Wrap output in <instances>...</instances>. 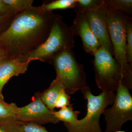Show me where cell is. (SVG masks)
<instances>
[{
	"label": "cell",
	"mask_w": 132,
	"mask_h": 132,
	"mask_svg": "<svg viewBox=\"0 0 132 132\" xmlns=\"http://www.w3.org/2000/svg\"><path fill=\"white\" fill-rule=\"evenodd\" d=\"M55 15L34 6L15 15L0 35V47L7 59H20L42 45L48 37Z\"/></svg>",
	"instance_id": "cell-1"
},
{
	"label": "cell",
	"mask_w": 132,
	"mask_h": 132,
	"mask_svg": "<svg viewBox=\"0 0 132 132\" xmlns=\"http://www.w3.org/2000/svg\"><path fill=\"white\" fill-rule=\"evenodd\" d=\"M74 37L71 28L63 22L62 16L55 14L47 39L34 51L18 60L21 62L39 60L49 63L57 54L75 46Z\"/></svg>",
	"instance_id": "cell-2"
},
{
	"label": "cell",
	"mask_w": 132,
	"mask_h": 132,
	"mask_svg": "<svg viewBox=\"0 0 132 132\" xmlns=\"http://www.w3.org/2000/svg\"><path fill=\"white\" fill-rule=\"evenodd\" d=\"M56 71L55 79L69 94H75L87 85V75L82 64L76 60L72 49L65 50L53 57L49 62Z\"/></svg>",
	"instance_id": "cell-3"
},
{
	"label": "cell",
	"mask_w": 132,
	"mask_h": 132,
	"mask_svg": "<svg viewBox=\"0 0 132 132\" xmlns=\"http://www.w3.org/2000/svg\"><path fill=\"white\" fill-rule=\"evenodd\" d=\"M81 90L84 99L87 102L86 115L72 125L64 123L68 132H102L100 123L101 116L109 105H112L115 94L112 92H102L94 95L87 86Z\"/></svg>",
	"instance_id": "cell-4"
},
{
	"label": "cell",
	"mask_w": 132,
	"mask_h": 132,
	"mask_svg": "<svg viewBox=\"0 0 132 132\" xmlns=\"http://www.w3.org/2000/svg\"><path fill=\"white\" fill-rule=\"evenodd\" d=\"M93 56L92 62L97 87L102 92H116L123 78L120 66L113 56L102 47Z\"/></svg>",
	"instance_id": "cell-5"
},
{
	"label": "cell",
	"mask_w": 132,
	"mask_h": 132,
	"mask_svg": "<svg viewBox=\"0 0 132 132\" xmlns=\"http://www.w3.org/2000/svg\"><path fill=\"white\" fill-rule=\"evenodd\" d=\"M127 15L124 12L114 10L108 11L107 16L108 32L113 48L114 58L122 69L123 78L132 75V65L128 64L126 57Z\"/></svg>",
	"instance_id": "cell-6"
},
{
	"label": "cell",
	"mask_w": 132,
	"mask_h": 132,
	"mask_svg": "<svg viewBox=\"0 0 132 132\" xmlns=\"http://www.w3.org/2000/svg\"><path fill=\"white\" fill-rule=\"evenodd\" d=\"M116 92L112 106L105 109L103 113L105 132L120 131L125 123L132 120V97L129 90L120 82Z\"/></svg>",
	"instance_id": "cell-7"
},
{
	"label": "cell",
	"mask_w": 132,
	"mask_h": 132,
	"mask_svg": "<svg viewBox=\"0 0 132 132\" xmlns=\"http://www.w3.org/2000/svg\"><path fill=\"white\" fill-rule=\"evenodd\" d=\"M54 112V110L49 109L43 103L39 92L36 93L31 103L22 107L16 106L15 108L17 120L40 125L59 123V121L55 116Z\"/></svg>",
	"instance_id": "cell-8"
},
{
	"label": "cell",
	"mask_w": 132,
	"mask_h": 132,
	"mask_svg": "<svg viewBox=\"0 0 132 132\" xmlns=\"http://www.w3.org/2000/svg\"><path fill=\"white\" fill-rule=\"evenodd\" d=\"M85 12L89 26L102 47L114 56L113 48L107 27L108 10L104 0L102 4L97 8Z\"/></svg>",
	"instance_id": "cell-9"
},
{
	"label": "cell",
	"mask_w": 132,
	"mask_h": 132,
	"mask_svg": "<svg viewBox=\"0 0 132 132\" xmlns=\"http://www.w3.org/2000/svg\"><path fill=\"white\" fill-rule=\"evenodd\" d=\"M70 28L74 36L78 35L82 40L85 52L93 56L102 47L101 44L92 31L85 12H76L73 24Z\"/></svg>",
	"instance_id": "cell-10"
},
{
	"label": "cell",
	"mask_w": 132,
	"mask_h": 132,
	"mask_svg": "<svg viewBox=\"0 0 132 132\" xmlns=\"http://www.w3.org/2000/svg\"><path fill=\"white\" fill-rule=\"evenodd\" d=\"M31 61L21 62L17 59L7 58L0 61V99L4 100L2 90L5 84L12 77L25 73Z\"/></svg>",
	"instance_id": "cell-11"
},
{
	"label": "cell",
	"mask_w": 132,
	"mask_h": 132,
	"mask_svg": "<svg viewBox=\"0 0 132 132\" xmlns=\"http://www.w3.org/2000/svg\"><path fill=\"white\" fill-rule=\"evenodd\" d=\"M62 90H64L63 86L55 79L51 82L48 88L40 93L42 100L49 109L54 110L55 102L59 94Z\"/></svg>",
	"instance_id": "cell-12"
},
{
	"label": "cell",
	"mask_w": 132,
	"mask_h": 132,
	"mask_svg": "<svg viewBox=\"0 0 132 132\" xmlns=\"http://www.w3.org/2000/svg\"><path fill=\"white\" fill-rule=\"evenodd\" d=\"M80 111H74L73 104L61 109L59 111H55L54 114L57 119L63 121L64 123L72 125L78 120V115Z\"/></svg>",
	"instance_id": "cell-13"
},
{
	"label": "cell",
	"mask_w": 132,
	"mask_h": 132,
	"mask_svg": "<svg viewBox=\"0 0 132 132\" xmlns=\"http://www.w3.org/2000/svg\"><path fill=\"white\" fill-rule=\"evenodd\" d=\"M108 11L119 10L131 17L132 12V0H104Z\"/></svg>",
	"instance_id": "cell-14"
},
{
	"label": "cell",
	"mask_w": 132,
	"mask_h": 132,
	"mask_svg": "<svg viewBox=\"0 0 132 132\" xmlns=\"http://www.w3.org/2000/svg\"><path fill=\"white\" fill-rule=\"evenodd\" d=\"M77 0H56L39 6L43 12H52L56 9H65L73 8L77 6Z\"/></svg>",
	"instance_id": "cell-15"
},
{
	"label": "cell",
	"mask_w": 132,
	"mask_h": 132,
	"mask_svg": "<svg viewBox=\"0 0 132 132\" xmlns=\"http://www.w3.org/2000/svg\"><path fill=\"white\" fill-rule=\"evenodd\" d=\"M126 32V54L127 61L132 65V19L127 15L125 22Z\"/></svg>",
	"instance_id": "cell-16"
},
{
	"label": "cell",
	"mask_w": 132,
	"mask_h": 132,
	"mask_svg": "<svg viewBox=\"0 0 132 132\" xmlns=\"http://www.w3.org/2000/svg\"><path fill=\"white\" fill-rule=\"evenodd\" d=\"M3 2L17 14L32 6L33 0H3Z\"/></svg>",
	"instance_id": "cell-17"
},
{
	"label": "cell",
	"mask_w": 132,
	"mask_h": 132,
	"mask_svg": "<svg viewBox=\"0 0 132 132\" xmlns=\"http://www.w3.org/2000/svg\"><path fill=\"white\" fill-rule=\"evenodd\" d=\"M0 132H24L21 122L13 119L0 118Z\"/></svg>",
	"instance_id": "cell-18"
},
{
	"label": "cell",
	"mask_w": 132,
	"mask_h": 132,
	"mask_svg": "<svg viewBox=\"0 0 132 132\" xmlns=\"http://www.w3.org/2000/svg\"><path fill=\"white\" fill-rule=\"evenodd\" d=\"M16 106L14 103L8 104L4 100L0 99V118L17 120L15 114Z\"/></svg>",
	"instance_id": "cell-19"
},
{
	"label": "cell",
	"mask_w": 132,
	"mask_h": 132,
	"mask_svg": "<svg viewBox=\"0 0 132 132\" xmlns=\"http://www.w3.org/2000/svg\"><path fill=\"white\" fill-rule=\"evenodd\" d=\"M75 12H85L97 8L102 4L103 0H77Z\"/></svg>",
	"instance_id": "cell-20"
},
{
	"label": "cell",
	"mask_w": 132,
	"mask_h": 132,
	"mask_svg": "<svg viewBox=\"0 0 132 132\" xmlns=\"http://www.w3.org/2000/svg\"><path fill=\"white\" fill-rule=\"evenodd\" d=\"M70 98L69 95L65 90H62L55 102V108L61 109L68 106L70 104Z\"/></svg>",
	"instance_id": "cell-21"
},
{
	"label": "cell",
	"mask_w": 132,
	"mask_h": 132,
	"mask_svg": "<svg viewBox=\"0 0 132 132\" xmlns=\"http://www.w3.org/2000/svg\"><path fill=\"white\" fill-rule=\"evenodd\" d=\"M24 132H49L39 124L32 122H22Z\"/></svg>",
	"instance_id": "cell-22"
},
{
	"label": "cell",
	"mask_w": 132,
	"mask_h": 132,
	"mask_svg": "<svg viewBox=\"0 0 132 132\" xmlns=\"http://www.w3.org/2000/svg\"><path fill=\"white\" fill-rule=\"evenodd\" d=\"M15 15L3 0H0V16H13Z\"/></svg>",
	"instance_id": "cell-23"
},
{
	"label": "cell",
	"mask_w": 132,
	"mask_h": 132,
	"mask_svg": "<svg viewBox=\"0 0 132 132\" xmlns=\"http://www.w3.org/2000/svg\"><path fill=\"white\" fill-rule=\"evenodd\" d=\"M15 15L0 16V29L2 27H5L8 28L11 24Z\"/></svg>",
	"instance_id": "cell-24"
},
{
	"label": "cell",
	"mask_w": 132,
	"mask_h": 132,
	"mask_svg": "<svg viewBox=\"0 0 132 132\" xmlns=\"http://www.w3.org/2000/svg\"><path fill=\"white\" fill-rule=\"evenodd\" d=\"M6 59H7L6 54L5 51L0 47V61Z\"/></svg>",
	"instance_id": "cell-25"
},
{
	"label": "cell",
	"mask_w": 132,
	"mask_h": 132,
	"mask_svg": "<svg viewBox=\"0 0 132 132\" xmlns=\"http://www.w3.org/2000/svg\"><path fill=\"white\" fill-rule=\"evenodd\" d=\"M114 132H127L126 131H121V130H120V131H116Z\"/></svg>",
	"instance_id": "cell-26"
}]
</instances>
